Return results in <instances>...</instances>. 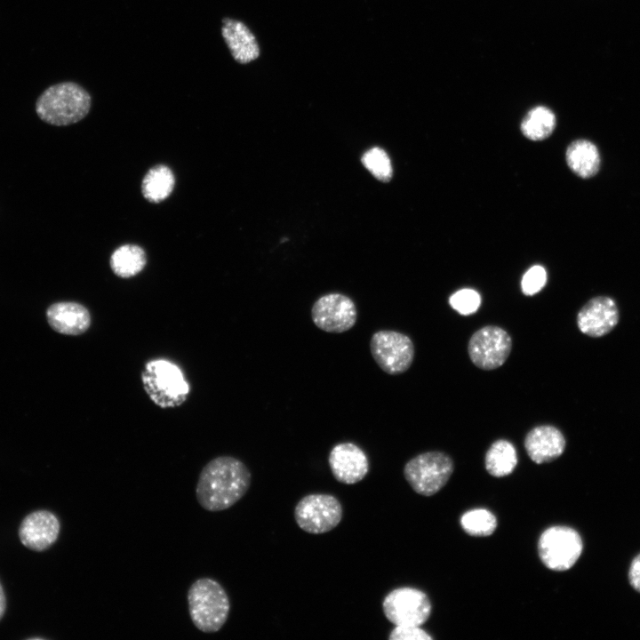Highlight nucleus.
Masks as SVG:
<instances>
[{
    "label": "nucleus",
    "instance_id": "nucleus-1",
    "mask_svg": "<svg viewBox=\"0 0 640 640\" xmlns=\"http://www.w3.org/2000/svg\"><path fill=\"white\" fill-rule=\"evenodd\" d=\"M251 480L252 474L242 460L228 455L216 457L199 474L197 502L210 512L226 510L245 495Z\"/></svg>",
    "mask_w": 640,
    "mask_h": 640
},
{
    "label": "nucleus",
    "instance_id": "nucleus-2",
    "mask_svg": "<svg viewBox=\"0 0 640 640\" xmlns=\"http://www.w3.org/2000/svg\"><path fill=\"white\" fill-rule=\"evenodd\" d=\"M92 107L90 93L79 84L61 82L46 88L36 101L38 117L52 125L64 126L84 119Z\"/></svg>",
    "mask_w": 640,
    "mask_h": 640
},
{
    "label": "nucleus",
    "instance_id": "nucleus-3",
    "mask_svg": "<svg viewBox=\"0 0 640 640\" xmlns=\"http://www.w3.org/2000/svg\"><path fill=\"white\" fill-rule=\"evenodd\" d=\"M188 613L195 627L204 633H215L226 623L230 602L225 588L211 578H200L187 595Z\"/></svg>",
    "mask_w": 640,
    "mask_h": 640
},
{
    "label": "nucleus",
    "instance_id": "nucleus-4",
    "mask_svg": "<svg viewBox=\"0 0 640 640\" xmlns=\"http://www.w3.org/2000/svg\"><path fill=\"white\" fill-rule=\"evenodd\" d=\"M149 398L161 408H173L183 404L189 386L180 367L165 359L148 362L141 375Z\"/></svg>",
    "mask_w": 640,
    "mask_h": 640
},
{
    "label": "nucleus",
    "instance_id": "nucleus-5",
    "mask_svg": "<svg viewBox=\"0 0 640 640\" xmlns=\"http://www.w3.org/2000/svg\"><path fill=\"white\" fill-rule=\"evenodd\" d=\"M453 472V461L442 452L420 453L406 462L404 478L415 492L431 496L449 480Z\"/></svg>",
    "mask_w": 640,
    "mask_h": 640
},
{
    "label": "nucleus",
    "instance_id": "nucleus-6",
    "mask_svg": "<svg viewBox=\"0 0 640 640\" xmlns=\"http://www.w3.org/2000/svg\"><path fill=\"white\" fill-rule=\"evenodd\" d=\"M583 542L580 535L568 526H552L545 530L538 542L539 556L553 571L572 568L580 556Z\"/></svg>",
    "mask_w": 640,
    "mask_h": 640
},
{
    "label": "nucleus",
    "instance_id": "nucleus-7",
    "mask_svg": "<svg viewBox=\"0 0 640 640\" xmlns=\"http://www.w3.org/2000/svg\"><path fill=\"white\" fill-rule=\"evenodd\" d=\"M343 508L340 500L328 493H311L302 497L294 508L298 526L311 534H323L341 521Z\"/></svg>",
    "mask_w": 640,
    "mask_h": 640
},
{
    "label": "nucleus",
    "instance_id": "nucleus-8",
    "mask_svg": "<svg viewBox=\"0 0 640 640\" xmlns=\"http://www.w3.org/2000/svg\"><path fill=\"white\" fill-rule=\"evenodd\" d=\"M370 351L379 367L391 375L405 372L414 358V345L411 338L392 330L374 332L370 340Z\"/></svg>",
    "mask_w": 640,
    "mask_h": 640
},
{
    "label": "nucleus",
    "instance_id": "nucleus-9",
    "mask_svg": "<svg viewBox=\"0 0 640 640\" xmlns=\"http://www.w3.org/2000/svg\"><path fill=\"white\" fill-rule=\"evenodd\" d=\"M382 609L388 620L395 626H421L429 618L431 603L423 591L402 587L386 595Z\"/></svg>",
    "mask_w": 640,
    "mask_h": 640
},
{
    "label": "nucleus",
    "instance_id": "nucleus-10",
    "mask_svg": "<svg viewBox=\"0 0 640 640\" xmlns=\"http://www.w3.org/2000/svg\"><path fill=\"white\" fill-rule=\"evenodd\" d=\"M512 350L508 332L497 325H485L470 337L468 353L471 362L479 369L491 371L500 367Z\"/></svg>",
    "mask_w": 640,
    "mask_h": 640
},
{
    "label": "nucleus",
    "instance_id": "nucleus-11",
    "mask_svg": "<svg viewBox=\"0 0 640 640\" xmlns=\"http://www.w3.org/2000/svg\"><path fill=\"white\" fill-rule=\"evenodd\" d=\"M311 318L316 326L326 332L341 333L356 323L357 310L348 296L332 292L318 298L311 308Z\"/></svg>",
    "mask_w": 640,
    "mask_h": 640
},
{
    "label": "nucleus",
    "instance_id": "nucleus-12",
    "mask_svg": "<svg viewBox=\"0 0 640 640\" xmlns=\"http://www.w3.org/2000/svg\"><path fill=\"white\" fill-rule=\"evenodd\" d=\"M328 464L334 478L345 484L362 481L370 469L365 452L351 442L335 444L330 451Z\"/></svg>",
    "mask_w": 640,
    "mask_h": 640
},
{
    "label": "nucleus",
    "instance_id": "nucleus-13",
    "mask_svg": "<svg viewBox=\"0 0 640 640\" xmlns=\"http://www.w3.org/2000/svg\"><path fill=\"white\" fill-rule=\"evenodd\" d=\"M60 531V520L52 512L37 510L22 520L19 528V538L26 548L41 552L56 542Z\"/></svg>",
    "mask_w": 640,
    "mask_h": 640
},
{
    "label": "nucleus",
    "instance_id": "nucleus-14",
    "mask_svg": "<svg viewBox=\"0 0 640 640\" xmlns=\"http://www.w3.org/2000/svg\"><path fill=\"white\" fill-rule=\"evenodd\" d=\"M619 321L615 301L605 296L589 300L577 315L580 331L590 337H601L610 332Z\"/></svg>",
    "mask_w": 640,
    "mask_h": 640
},
{
    "label": "nucleus",
    "instance_id": "nucleus-15",
    "mask_svg": "<svg viewBox=\"0 0 640 640\" xmlns=\"http://www.w3.org/2000/svg\"><path fill=\"white\" fill-rule=\"evenodd\" d=\"M221 23L222 38L235 61L246 65L260 57L261 48L256 35L244 21L224 17Z\"/></svg>",
    "mask_w": 640,
    "mask_h": 640
},
{
    "label": "nucleus",
    "instance_id": "nucleus-16",
    "mask_svg": "<svg viewBox=\"0 0 640 640\" xmlns=\"http://www.w3.org/2000/svg\"><path fill=\"white\" fill-rule=\"evenodd\" d=\"M565 438L555 426L540 425L525 436L524 448L536 464L550 462L560 457L565 449Z\"/></svg>",
    "mask_w": 640,
    "mask_h": 640
},
{
    "label": "nucleus",
    "instance_id": "nucleus-17",
    "mask_svg": "<svg viewBox=\"0 0 640 640\" xmlns=\"http://www.w3.org/2000/svg\"><path fill=\"white\" fill-rule=\"evenodd\" d=\"M50 326L56 332L66 335L84 333L91 324V316L83 305L63 301L51 305L46 311Z\"/></svg>",
    "mask_w": 640,
    "mask_h": 640
},
{
    "label": "nucleus",
    "instance_id": "nucleus-18",
    "mask_svg": "<svg viewBox=\"0 0 640 640\" xmlns=\"http://www.w3.org/2000/svg\"><path fill=\"white\" fill-rule=\"evenodd\" d=\"M568 167L582 179L594 177L600 169L601 157L597 147L590 140H573L565 152Z\"/></svg>",
    "mask_w": 640,
    "mask_h": 640
},
{
    "label": "nucleus",
    "instance_id": "nucleus-19",
    "mask_svg": "<svg viewBox=\"0 0 640 640\" xmlns=\"http://www.w3.org/2000/svg\"><path fill=\"white\" fill-rule=\"evenodd\" d=\"M484 464L487 472L496 477L508 476L517 464L515 446L508 440L499 439L486 452Z\"/></svg>",
    "mask_w": 640,
    "mask_h": 640
},
{
    "label": "nucleus",
    "instance_id": "nucleus-20",
    "mask_svg": "<svg viewBox=\"0 0 640 640\" xmlns=\"http://www.w3.org/2000/svg\"><path fill=\"white\" fill-rule=\"evenodd\" d=\"M174 176L170 168L158 164L151 168L145 175L141 190L144 197L152 203L166 199L174 188Z\"/></svg>",
    "mask_w": 640,
    "mask_h": 640
},
{
    "label": "nucleus",
    "instance_id": "nucleus-21",
    "mask_svg": "<svg viewBox=\"0 0 640 640\" xmlns=\"http://www.w3.org/2000/svg\"><path fill=\"white\" fill-rule=\"evenodd\" d=\"M147 258L143 249L135 244H124L111 255L110 267L120 277L128 278L139 274L145 267Z\"/></svg>",
    "mask_w": 640,
    "mask_h": 640
},
{
    "label": "nucleus",
    "instance_id": "nucleus-22",
    "mask_svg": "<svg viewBox=\"0 0 640 640\" xmlns=\"http://www.w3.org/2000/svg\"><path fill=\"white\" fill-rule=\"evenodd\" d=\"M555 127L556 116L550 108L544 106L532 108L521 123L522 133L527 139L536 141L548 138Z\"/></svg>",
    "mask_w": 640,
    "mask_h": 640
},
{
    "label": "nucleus",
    "instance_id": "nucleus-23",
    "mask_svg": "<svg viewBox=\"0 0 640 640\" xmlns=\"http://www.w3.org/2000/svg\"><path fill=\"white\" fill-rule=\"evenodd\" d=\"M460 524L468 534L485 537L493 533L497 527V520L491 511L484 508H475L462 515Z\"/></svg>",
    "mask_w": 640,
    "mask_h": 640
},
{
    "label": "nucleus",
    "instance_id": "nucleus-24",
    "mask_svg": "<svg viewBox=\"0 0 640 640\" xmlns=\"http://www.w3.org/2000/svg\"><path fill=\"white\" fill-rule=\"evenodd\" d=\"M362 162L364 165L380 180L388 181L392 177V166L388 154L380 148L366 151Z\"/></svg>",
    "mask_w": 640,
    "mask_h": 640
},
{
    "label": "nucleus",
    "instance_id": "nucleus-25",
    "mask_svg": "<svg viewBox=\"0 0 640 640\" xmlns=\"http://www.w3.org/2000/svg\"><path fill=\"white\" fill-rule=\"evenodd\" d=\"M449 304L459 314L468 316L478 310L481 305V296L476 290L464 288L450 296Z\"/></svg>",
    "mask_w": 640,
    "mask_h": 640
},
{
    "label": "nucleus",
    "instance_id": "nucleus-26",
    "mask_svg": "<svg viewBox=\"0 0 640 640\" xmlns=\"http://www.w3.org/2000/svg\"><path fill=\"white\" fill-rule=\"evenodd\" d=\"M546 283V269L540 265H534L523 276L521 289L524 295L532 296L538 293L545 286Z\"/></svg>",
    "mask_w": 640,
    "mask_h": 640
},
{
    "label": "nucleus",
    "instance_id": "nucleus-27",
    "mask_svg": "<svg viewBox=\"0 0 640 640\" xmlns=\"http://www.w3.org/2000/svg\"><path fill=\"white\" fill-rule=\"evenodd\" d=\"M389 640H430L432 637L420 626H396L388 636Z\"/></svg>",
    "mask_w": 640,
    "mask_h": 640
},
{
    "label": "nucleus",
    "instance_id": "nucleus-28",
    "mask_svg": "<svg viewBox=\"0 0 640 640\" xmlns=\"http://www.w3.org/2000/svg\"><path fill=\"white\" fill-rule=\"evenodd\" d=\"M628 580L632 588L640 593V554L631 562L628 571Z\"/></svg>",
    "mask_w": 640,
    "mask_h": 640
},
{
    "label": "nucleus",
    "instance_id": "nucleus-29",
    "mask_svg": "<svg viewBox=\"0 0 640 640\" xmlns=\"http://www.w3.org/2000/svg\"><path fill=\"white\" fill-rule=\"evenodd\" d=\"M6 610V598L4 592V588L0 583V620L3 618Z\"/></svg>",
    "mask_w": 640,
    "mask_h": 640
}]
</instances>
